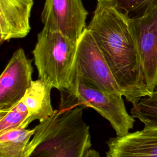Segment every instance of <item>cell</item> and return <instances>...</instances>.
<instances>
[{"label": "cell", "mask_w": 157, "mask_h": 157, "mask_svg": "<svg viewBox=\"0 0 157 157\" xmlns=\"http://www.w3.org/2000/svg\"><path fill=\"white\" fill-rule=\"evenodd\" d=\"M128 15L112 1L98 2L86 28L104 58L123 96L133 104L151 93L142 74Z\"/></svg>", "instance_id": "1"}, {"label": "cell", "mask_w": 157, "mask_h": 157, "mask_svg": "<svg viewBox=\"0 0 157 157\" xmlns=\"http://www.w3.org/2000/svg\"><path fill=\"white\" fill-rule=\"evenodd\" d=\"M61 93L58 109L40 122L23 157H84L91 146L83 110L71 94Z\"/></svg>", "instance_id": "2"}, {"label": "cell", "mask_w": 157, "mask_h": 157, "mask_svg": "<svg viewBox=\"0 0 157 157\" xmlns=\"http://www.w3.org/2000/svg\"><path fill=\"white\" fill-rule=\"evenodd\" d=\"M77 48V41L44 27L33 51L39 78L60 92L67 91Z\"/></svg>", "instance_id": "3"}, {"label": "cell", "mask_w": 157, "mask_h": 157, "mask_svg": "<svg viewBox=\"0 0 157 157\" xmlns=\"http://www.w3.org/2000/svg\"><path fill=\"white\" fill-rule=\"evenodd\" d=\"M67 92L75 97L80 105L93 109L107 120L117 136H124L133 128L135 120L128 113L123 95L105 92L78 78L71 80Z\"/></svg>", "instance_id": "4"}, {"label": "cell", "mask_w": 157, "mask_h": 157, "mask_svg": "<svg viewBox=\"0 0 157 157\" xmlns=\"http://www.w3.org/2000/svg\"><path fill=\"white\" fill-rule=\"evenodd\" d=\"M75 78L92 84L105 92L123 95L121 88L86 28L77 41L71 80Z\"/></svg>", "instance_id": "5"}, {"label": "cell", "mask_w": 157, "mask_h": 157, "mask_svg": "<svg viewBox=\"0 0 157 157\" xmlns=\"http://www.w3.org/2000/svg\"><path fill=\"white\" fill-rule=\"evenodd\" d=\"M146 85L151 93L157 86V0H151L139 17L129 18Z\"/></svg>", "instance_id": "6"}, {"label": "cell", "mask_w": 157, "mask_h": 157, "mask_svg": "<svg viewBox=\"0 0 157 157\" xmlns=\"http://www.w3.org/2000/svg\"><path fill=\"white\" fill-rule=\"evenodd\" d=\"M87 15L82 0H45L40 18L44 28L78 41Z\"/></svg>", "instance_id": "7"}, {"label": "cell", "mask_w": 157, "mask_h": 157, "mask_svg": "<svg viewBox=\"0 0 157 157\" xmlns=\"http://www.w3.org/2000/svg\"><path fill=\"white\" fill-rule=\"evenodd\" d=\"M31 61L21 48L13 53L0 76V113L9 111L19 102L31 86Z\"/></svg>", "instance_id": "8"}, {"label": "cell", "mask_w": 157, "mask_h": 157, "mask_svg": "<svg viewBox=\"0 0 157 157\" xmlns=\"http://www.w3.org/2000/svg\"><path fill=\"white\" fill-rule=\"evenodd\" d=\"M106 157H157V128L110 138Z\"/></svg>", "instance_id": "9"}, {"label": "cell", "mask_w": 157, "mask_h": 157, "mask_svg": "<svg viewBox=\"0 0 157 157\" xmlns=\"http://www.w3.org/2000/svg\"><path fill=\"white\" fill-rule=\"evenodd\" d=\"M33 0H0V42L26 37Z\"/></svg>", "instance_id": "10"}, {"label": "cell", "mask_w": 157, "mask_h": 157, "mask_svg": "<svg viewBox=\"0 0 157 157\" xmlns=\"http://www.w3.org/2000/svg\"><path fill=\"white\" fill-rule=\"evenodd\" d=\"M52 88L38 78L33 81L22 98L28 110V117L21 128H26L33 121L40 122L51 117L55 112L50 98Z\"/></svg>", "instance_id": "11"}, {"label": "cell", "mask_w": 157, "mask_h": 157, "mask_svg": "<svg viewBox=\"0 0 157 157\" xmlns=\"http://www.w3.org/2000/svg\"><path fill=\"white\" fill-rule=\"evenodd\" d=\"M34 132L20 127L0 134V157H23Z\"/></svg>", "instance_id": "12"}, {"label": "cell", "mask_w": 157, "mask_h": 157, "mask_svg": "<svg viewBox=\"0 0 157 157\" xmlns=\"http://www.w3.org/2000/svg\"><path fill=\"white\" fill-rule=\"evenodd\" d=\"M131 114L145 128H157V90L133 104Z\"/></svg>", "instance_id": "13"}, {"label": "cell", "mask_w": 157, "mask_h": 157, "mask_svg": "<svg viewBox=\"0 0 157 157\" xmlns=\"http://www.w3.org/2000/svg\"><path fill=\"white\" fill-rule=\"evenodd\" d=\"M28 114L26 107L22 100L9 111L0 113V134L21 127Z\"/></svg>", "instance_id": "14"}, {"label": "cell", "mask_w": 157, "mask_h": 157, "mask_svg": "<svg viewBox=\"0 0 157 157\" xmlns=\"http://www.w3.org/2000/svg\"><path fill=\"white\" fill-rule=\"evenodd\" d=\"M151 0H113L115 7L122 12L128 14L145 8Z\"/></svg>", "instance_id": "15"}, {"label": "cell", "mask_w": 157, "mask_h": 157, "mask_svg": "<svg viewBox=\"0 0 157 157\" xmlns=\"http://www.w3.org/2000/svg\"><path fill=\"white\" fill-rule=\"evenodd\" d=\"M84 157H101L99 153L94 150V149H89L86 153L85 154Z\"/></svg>", "instance_id": "16"}, {"label": "cell", "mask_w": 157, "mask_h": 157, "mask_svg": "<svg viewBox=\"0 0 157 157\" xmlns=\"http://www.w3.org/2000/svg\"><path fill=\"white\" fill-rule=\"evenodd\" d=\"M98 2H104V1H112L113 0H97Z\"/></svg>", "instance_id": "17"}]
</instances>
